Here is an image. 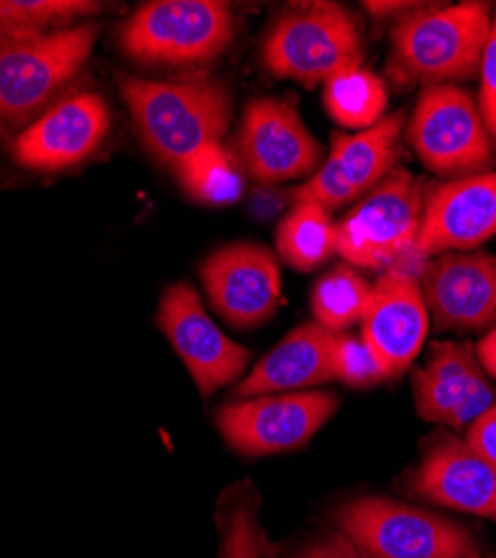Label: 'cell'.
Wrapping results in <instances>:
<instances>
[{"label": "cell", "instance_id": "cell-1", "mask_svg": "<svg viewBox=\"0 0 496 558\" xmlns=\"http://www.w3.org/2000/svg\"><path fill=\"white\" fill-rule=\"evenodd\" d=\"M121 92L146 148L174 170L202 150L219 146L231 123V92L210 76L125 78Z\"/></svg>", "mask_w": 496, "mask_h": 558}, {"label": "cell", "instance_id": "cell-2", "mask_svg": "<svg viewBox=\"0 0 496 558\" xmlns=\"http://www.w3.org/2000/svg\"><path fill=\"white\" fill-rule=\"evenodd\" d=\"M489 34L487 3L416 8L394 27L389 70L398 81L427 87L474 78Z\"/></svg>", "mask_w": 496, "mask_h": 558}, {"label": "cell", "instance_id": "cell-3", "mask_svg": "<svg viewBox=\"0 0 496 558\" xmlns=\"http://www.w3.org/2000/svg\"><path fill=\"white\" fill-rule=\"evenodd\" d=\"M264 65L278 78L302 85L327 83L363 65V32L355 16L336 3H313L285 14L268 32Z\"/></svg>", "mask_w": 496, "mask_h": 558}, {"label": "cell", "instance_id": "cell-4", "mask_svg": "<svg viewBox=\"0 0 496 558\" xmlns=\"http://www.w3.org/2000/svg\"><path fill=\"white\" fill-rule=\"evenodd\" d=\"M233 12L219 0H155L121 29L123 52L148 65H199L229 48Z\"/></svg>", "mask_w": 496, "mask_h": 558}, {"label": "cell", "instance_id": "cell-5", "mask_svg": "<svg viewBox=\"0 0 496 558\" xmlns=\"http://www.w3.org/2000/svg\"><path fill=\"white\" fill-rule=\"evenodd\" d=\"M408 142L427 170L443 179L489 172L494 144L479 106L455 83L421 92L408 123Z\"/></svg>", "mask_w": 496, "mask_h": 558}, {"label": "cell", "instance_id": "cell-6", "mask_svg": "<svg viewBox=\"0 0 496 558\" xmlns=\"http://www.w3.org/2000/svg\"><path fill=\"white\" fill-rule=\"evenodd\" d=\"M99 27L83 23L0 38V117L23 121L65 85L93 52Z\"/></svg>", "mask_w": 496, "mask_h": 558}, {"label": "cell", "instance_id": "cell-7", "mask_svg": "<svg viewBox=\"0 0 496 558\" xmlns=\"http://www.w3.org/2000/svg\"><path fill=\"white\" fill-rule=\"evenodd\" d=\"M344 536L367 558H465L470 532L389 498H358L338 511Z\"/></svg>", "mask_w": 496, "mask_h": 558}, {"label": "cell", "instance_id": "cell-8", "mask_svg": "<svg viewBox=\"0 0 496 558\" xmlns=\"http://www.w3.org/2000/svg\"><path fill=\"white\" fill-rule=\"evenodd\" d=\"M423 191V183L410 170L396 166L336 226V253L360 268H383L414 248Z\"/></svg>", "mask_w": 496, "mask_h": 558}, {"label": "cell", "instance_id": "cell-9", "mask_svg": "<svg viewBox=\"0 0 496 558\" xmlns=\"http://www.w3.org/2000/svg\"><path fill=\"white\" fill-rule=\"evenodd\" d=\"M336 409V396L323 391L255 396L223 404L217 411V427L235 451L270 456L309 442Z\"/></svg>", "mask_w": 496, "mask_h": 558}, {"label": "cell", "instance_id": "cell-10", "mask_svg": "<svg viewBox=\"0 0 496 558\" xmlns=\"http://www.w3.org/2000/svg\"><path fill=\"white\" fill-rule=\"evenodd\" d=\"M157 322L204 396L235 383L251 360L244 347L215 327L199 293L184 282L164 291Z\"/></svg>", "mask_w": 496, "mask_h": 558}, {"label": "cell", "instance_id": "cell-11", "mask_svg": "<svg viewBox=\"0 0 496 558\" xmlns=\"http://www.w3.org/2000/svg\"><path fill=\"white\" fill-rule=\"evenodd\" d=\"M496 235V170L445 179L423 191L421 255L465 253Z\"/></svg>", "mask_w": 496, "mask_h": 558}, {"label": "cell", "instance_id": "cell-12", "mask_svg": "<svg viewBox=\"0 0 496 558\" xmlns=\"http://www.w3.org/2000/svg\"><path fill=\"white\" fill-rule=\"evenodd\" d=\"M419 282L438 331L474 333L496 327V255H436Z\"/></svg>", "mask_w": 496, "mask_h": 558}, {"label": "cell", "instance_id": "cell-13", "mask_svg": "<svg viewBox=\"0 0 496 558\" xmlns=\"http://www.w3.org/2000/svg\"><path fill=\"white\" fill-rule=\"evenodd\" d=\"M238 150L249 174L262 183L311 174L323 161V148L298 110L289 101L268 97L249 104Z\"/></svg>", "mask_w": 496, "mask_h": 558}, {"label": "cell", "instance_id": "cell-14", "mask_svg": "<svg viewBox=\"0 0 496 558\" xmlns=\"http://www.w3.org/2000/svg\"><path fill=\"white\" fill-rule=\"evenodd\" d=\"M213 308L231 327L251 329L276 313L280 268L259 244H231L213 253L199 268Z\"/></svg>", "mask_w": 496, "mask_h": 558}, {"label": "cell", "instance_id": "cell-15", "mask_svg": "<svg viewBox=\"0 0 496 558\" xmlns=\"http://www.w3.org/2000/svg\"><path fill=\"white\" fill-rule=\"evenodd\" d=\"M414 400L423 421L468 429L496 396L476 349L465 342H438L425 366L414 371Z\"/></svg>", "mask_w": 496, "mask_h": 558}, {"label": "cell", "instance_id": "cell-16", "mask_svg": "<svg viewBox=\"0 0 496 558\" xmlns=\"http://www.w3.org/2000/svg\"><path fill=\"white\" fill-rule=\"evenodd\" d=\"M363 340L385 366L387 376H400L416 360L430 327L421 282L404 270H389L372 287L363 315Z\"/></svg>", "mask_w": 496, "mask_h": 558}, {"label": "cell", "instance_id": "cell-17", "mask_svg": "<svg viewBox=\"0 0 496 558\" xmlns=\"http://www.w3.org/2000/svg\"><path fill=\"white\" fill-rule=\"evenodd\" d=\"M108 106L97 95H76L32 123L14 144V157L32 170H63L93 153L108 132Z\"/></svg>", "mask_w": 496, "mask_h": 558}, {"label": "cell", "instance_id": "cell-18", "mask_svg": "<svg viewBox=\"0 0 496 558\" xmlns=\"http://www.w3.org/2000/svg\"><path fill=\"white\" fill-rule=\"evenodd\" d=\"M412 489L436 505L496 519V468L465 440L438 438L416 468Z\"/></svg>", "mask_w": 496, "mask_h": 558}, {"label": "cell", "instance_id": "cell-19", "mask_svg": "<svg viewBox=\"0 0 496 558\" xmlns=\"http://www.w3.org/2000/svg\"><path fill=\"white\" fill-rule=\"evenodd\" d=\"M336 336L338 333L327 331L318 322L302 324L255 364L251 376L238 385L235 398L246 400L255 396L291 393L331 380V349Z\"/></svg>", "mask_w": 496, "mask_h": 558}, {"label": "cell", "instance_id": "cell-20", "mask_svg": "<svg viewBox=\"0 0 496 558\" xmlns=\"http://www.w3.org/2000/svg\"><path fill=\"white\" fill-rule=\"evenodd\" d=\"M404 114H387L376 125L355 134L334 132L329 159L344 174L355 199H363L396 168Z\"/></svg>", "mask_w": 496, "mask_h": 558}, {"label": "cell", "instance_id": "cell-21", "mask_svg": "<svg viewBox=\"0 0 496 558\" xmlns=\"http://www.w3.org/2000/svg\"><path fill=\"white\" fill-rule=\"evenodd\" d=\"M278 253L298 270H313L327 262L336 253L331 213L315 204H295L278 226Z\"/></svg>", "mask_w": 496, "mask_h": 558}, {"label": "cell", "instance_id": "cell-22", "mask_svg": "<svg viewBox=\"0 0 496 558\" xmlns=\"http://www.w3.org/2000/svg\"><path fill=\"white\" fill-rule=\"evenodd\" d=\"M325 108L342 128L367 130L385 119V83L363 65L340 72L325 83Z\"/></svg>", "mask_w": 496, "mask_h": 558}, {"label": "cell", "instance_id": "cell-23", "mask_svg": "<svg viewBox=\"0 0 496 558\" xmlns=\"http://www.w3.org/2000/svg\"><path fill=\"white\" fill-rule=\"evenodd\" d=\"M240 161L221 144L210 146L174 170L182 189L199 204L229 206L242 197L244 177Z\"/></svg>", "mask_w": 496, "mask_h": 558}, {"label": "cell", "instance_id": "cell-24", "mask_svg": "<svg viewBox=\"0 0 496 558\" xmlns=\"http://www.w3.org/2000/svg\"><path fill=\"white\" fill-rule=\"evenodd\" d=\"M372 298V284L349 266H338L320 277L311 293L315 322L331 333H342L360 322Z\"/></svg>", "mask_w": 496, "mask_h": 558}, {"label": "cell", "instance_id": "cell-25", "mask_svg": "<svg viewBox=\"0 0 496 558\" xmlns=\"http://www.w3.org/2000/svg\"><path fill=\"white\" fill-rule=\"evenodd\" d=\"M97 10V3L83 0H0V38L45 34V27L65 25Z\"/></svg>", "mask_w": 496, "mask_h": 558}, {"label": "cell", "instance_id": "cell-26", "mask_svg": "<svg viewBox=\"0 0 496 558\" xmlns=\"http://www.w3.org/2000/svg\"><path fill=\"white\" fill-rule=\"evenodd\" d=\"M331 371L334 378L344 383L347 387L367 389L387 380V371L370 349V344L360 338L338 333L331 349Z\"/></svg>", "mask_w": 496, "mask_h": 558}, {"label": "cell", "instance_id": "cell-27", "mask_svg": "<svg viewBox=\"0 0 496 558\" xmlns=\"http://www.w3.org/2000/svg\"><path fill=\"white\" fill-rule=\"evenodd\" d=\"M257 525L251 502L235 505L223 525V554L221 558H259Z\"/></svg>", "mask_w": 496, "mask_h": 558}, {"label": "cell", "instance_id": "cell-28", "mask_svg": "<svg viewBox=\"0 0 496 558\" xmlns=\"http://www.w3.org/2000/svg\"><path fill=\"white\" fill-rule=\"evenodd\" d=\"M481 117L492 136L496 148V25H492V34L481 63Z\"/></svg>", "mask_w": 496, "mask_h": 558}, {"label": "cell", "instance_id": "cell-29", "mask_svg": "<svg viewBox=\"0 0 496 558\" xmlns=\"http://www.w3.org/2000/svg\"><path fill=\"white\" fill-rule=\"evenodd\" d=\"M465 442L496 468V400L468 427Z\"/></svg>", "mask_w": 496, "mask_h": 558}, {"label": "cell", "instance_id": "cell-30", "mask_svg": "<svg viewBox=\"0 0 496 558\" xmlns=\"http://www.w3.org/2000/svg\"><path fill=\"white\" fill-rule=\"evenodd\" d=\"M300 558H363V554L347 536H331L306 549Z\"/></svg>", "mask_w": 496, "mask_h": 558}, {"label": "cell", "instance_id": "cell-31", "mask_svg": "<svg viewBox=\"0 0 496 558\" xmlns=\"http://www.w3.org/2000/svg\"><path fill=\"white\" fill-rule=\"evenodd\" d=\"M476 355L483 371H487V374L496 380V327L479 342Z\"/></svg>", "mask_w": 496, "mask_h": 558}, {"label": "cell", "instance_id": "cell-32", "mask_svg": "<svg viewBox=\"0 0 496 558\" xmlns=\"http://www.w3.org/2000/svg\"><path fill=\"white\" fill-rule=\"evenodd\" d=\"M365 8L376 16H391V14H398V12L410 14L419 5H414V3H383V0H376V3H365Z\"/></svg>", "mask_w": 496, "mask_h": 558}, {"label": "cell", "instance_id": "cell-33", "mask_svg": "<svg viewBox=\"0 0 496 558\" xmlns=\"http://www.w3.org/2000/svg\"><path fill=\"white\" fill-rule=\"evenodd\" d=\"M465 558H485V556H481V554H476V551H472L470 556H465Z\"/></svg>", "mask_w": 496, "mask_h": 558}]
</instances>
